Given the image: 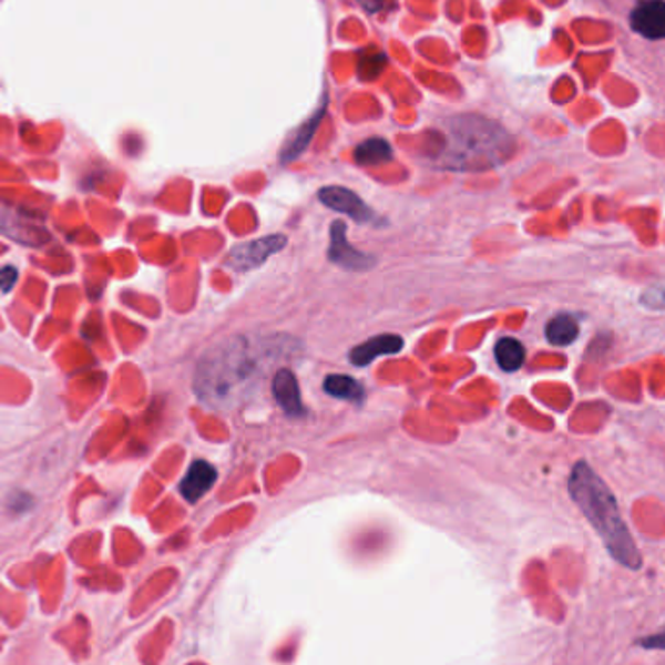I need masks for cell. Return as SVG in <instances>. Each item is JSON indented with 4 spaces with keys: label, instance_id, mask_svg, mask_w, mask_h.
Masks as SVG:
<instances>
[{
    "label": "cell",
    "instance_id": "8fae6325",
    "mask_svg": "<svg viewBox=\"0 0 665 665\" xmlns=\"http://www.w3.org/2000/svg\"><path fill=\"white\" fill-rule=\"evenodd\" d=\"M401 349H403V339L399 335L386 332V335H378V337H372V339L355 347L350 352V360H352V365L362 368V366L372 365L378 357L396 355Z\"/></svg>",
    "mask_w": 665,
    "mask_h": 665
},
{
    "label": "cell",
    "instance_id": "5b68a950",
    "mask_svg": "<svg viewBox=\"0 0 665 665\" xmlns=\"http://www.w3.org/2000/svg\"><path fill=\"white\" fill-rule=\"evenodd\" d=\"M317 197L325 206H329L337 213L347 214L349 218L358 222V224H368V222L376 221L372 208L366 205L365 201L358 197L355 191L347 190V187L329 185V187L319 190Z\"/></svg>",
    "mask_w": 665,
    "mask_h": 665
},
{
    "label": "cell",
    "instance_id": "3957f363",
    "mask_svg": "<svg viewBox=\"0 0 665 665\" xmlns=\"http://www.w3.org/2000/svg\"><path fill=\"white\" fill-rule=\"evenodd\" d=\"M569 492L574 504L582 510L587 522L592 523V528L602 538L611 556L625 569L638 571L642 566V554L618 512L617 500L610 487L603 483L602 477L597 475L586 461H579L572 468Z\"/></svg>",
    "mask_w": 665,
    "mask_h": 665
},
{
    "label": "cell",
    "instance_id": "5bb4252c",
    "mask_svg": "<svg viewBox=\"0 0 665 665\" xmlns=\"http://www.w3.org/2000/svg\"><path fill=\"white\" fill-rule=\"evenodd\" d=\"M579 321L572 316L561 314V316H554L549 324H546V339L551 345L556 347H566L571 342L576 341L579 337Z\"/></svg>",
    "mask_w": 665,
    "mask_h": 665
},
{
    "label": "cell",
    "instance_id": "6da1fadb",
    "mask_svg": "<svg viewBox=\"0 0 665 665\" xmlns=\"http://www.w3.org/2000/svg\"><path fill=\"white\" fill-rule=\"evenodd\" d=\"M262 350L247 337L234 335L198 360L193 388L198 399L214 409H231L252 396L262 380Z\"/></svg>",
    "mask_w": 665,
    "mask_h": 665
},
{
    "label": "cell",
    "instance_id": "ac0fdd59",
    "mask_svg": "<svg viewBox=\"0 0 665 665\" xmlns=\"http://www.w3.org/2000/svg\"><path fill=\"white\" fill-rule=\"evenodd\" d=\"M642 648L648 649H665V628L656 634H649L641 641Z\"/></svg>",
    "mask_w": 665,
    "mask_h": 665
},
{
    "label": "cell",
    "instance_id": "2e32d148",
    "mask_svg": "<svg viewBox=\"0 0 665 665\" xmlns=\"http://www.w3.org/2000/svg\"><path fill=\"white\" fill-rule=\"evenodd\" d=\"M321 117H324V108L319 110V113H316V117H311L308 123H304L300 131L294 135L293 141L286 144L283 156H280V160H283L285 164H290V162H294V160L300 156L301 152L308 149V144L311 143V139L316 135V129L319 127Z\"/></svg>",
    "mask_w": 665,
    "mask_h": 665
},
{
    "label": "cell",
    "instance_id": "7a4b0ae2",
    "mask_svg": "<svg viewBox=\"0 0 665 665\" xmlns=\"http://www.w3.org/2000/svg\"><path fill=\"white\" fill-rule=\"evenodd\" d=\"M514 151L507 129L479 115H458L443 121L442 149L436 166L453 172H484L504 164Z\"/></svg>",
    "mask_w": 665,
    "mask_h": 665
},
{
    "label": "cell",
    "instance_id": "4fadbf2b",
    "mask_svg": "<svg viewBox=\"0 0 665 665\" xmlns=\"http://www.w3.org/2000/svg\"><path fill=\"white\" fill-rule=\"evenodd\" d=\"M391 158H393V151L388 141L380 136H372L365 143L358 144L357 151H355V160L360 166H378V164H386Z\"/></svg>",
    "mask_w": 665,
    "mask_h": 665
},
{
    "label": "cell",
    "instance_id": "7c38bea8",
    "mask_svg": "<svg viewBox=\"0 0 665 665\" xmlns=\"http://www.w3.org/2000/svg\"><path fill=\"white\" fill-rule=\"evenodd\" d=\"M324 389L329 396L350 403H362L365 401V388L355 378L345 374H332L325 378Z\"/></svg>",
    "mask_w": 665,
    "mask_h": 665
},
{
    "label": "cell",
    "instance_id": "8992f818",
    "mask_svg": "<svg viewBox=\"0 0 665 665\" xmlns=\"http://www.w3.org/2000/svg\"><path fill=\"white\" fill-rule=\"evenodd\" d=\"M329 262L335 263L337 267L349 270H366L374 267L376 259L370 255L358 252L347 239V226L345 222H332L331 242H329Z\"/></svg>",
    "mask_w": 665,
    "mask_h": 665
},
{
    "label": "cell",
    "instance_id": "52a82bcc",
    "mask_svg": "<svg viewBox=\"0 0 665 665\" xmlns=\"http://www.w3.org/2000/svg\"><path fill=\"white\" fill-rule=\"evenodd\" d=\"M0 232L25 246H40L49 238L48 231H43L40 224H33L22 214L14 213L4 203H0Z\"/></svg>",
    "mask_w": 665,
    "mask_h": 665
},
{
    "label": "cell",
    "instance_id": "9c48e42d",
    "mask_svg": "<svg viewBox=\"0 0 665 665\" xmlns=\"http://www.w3.org/2000/svg\"><path fill=\"white\" fill-rule=\"evenodd\" d=\"M216 477H218V473L208 461H193L190 471L185 473L182 483H180V492H182L183 499L187 502H197V500L203 499L206 492L213 489Z\"/></svg>",
    "mask_w": 665,
    "mask_h": 665
},
{
    "label": "cell",
    "instance_id": "277c9868",
    "mask_svg": "<svg viewBox=\"0 0 665 665\" xmlns=\"http://www.w3.org/2000/svg\"><path fill=\"white\" fill-rule=\"evenodd\" d=\"M286 244H288V239L283 234L265 236V238L246 242V244H238L228 254L226 265L236 270H252L255 267H262L263 263L267 262L270 255L278 254Z\"/></svg>",
    "mask_w": 665,
    "mask_h": 665
},
{
    "label": "cell",
    "instance_id": "e0dca14e",
    "mask_svg": "<svg viewBox=\"0 0 665 665\" xmlns=\"http://www.w3.org/2000/svg\"><path fill=\"white\" fill-rule=\"evenodd\" d=\"M18 278V270L14 267H2L0 269V293H9Z\"/></svg>",
    "mask_w": 665,
    "mask_h": 665
},
{
    "label": "cell",
    "instance_id": "30bf717a",
    "mask_svg": "<svg viewBox=\"0 0 665 665\" xmlns=\"http://www.w3.org/2000/svg\"><path fill=\"white\" fill-rule=\"evenodd\" d=\"M273 396L277 399V403L280 405V409L293 417V419H300L304 415V403H301L300 388H298V380L290 370H278L273 376Z\"/></svg>",
    "mask_w": 665,
    "mask_h": 665
},
{
    "label": "cell",
    "instance_id": "ba28073f",
    "mask_svg": "<svg viewBox=\"0 0 665 665\" xmlns=\"http://www.w3.org/2000/svg\"><path fill=\"white\" fill-rule=\"evenodd\" d=\"M631 25L646 40H665V0H644L636 4Z\"/></svg>",
    "mask_w": 665,
    "mask_h": 665
},
{
    "label": "cell",
    "instance_id": "9a60e30c",
    "mask_svg": "<svg viewBox=\"0 0 665 665\" xmlns=\"http://www.w3.org/2000/svg\"><path fill=\"white\" fill-rule=\"evenodd\" d=\"M494 357H497V362H499L500 368L504 372H515V370H520L523 366L525 349H523L522 342L518 341V339L504 337V339H500L497 342Z\"/></svg>",
    "mask_w": 665,
    "mask_h": 665
}]
</instances>
